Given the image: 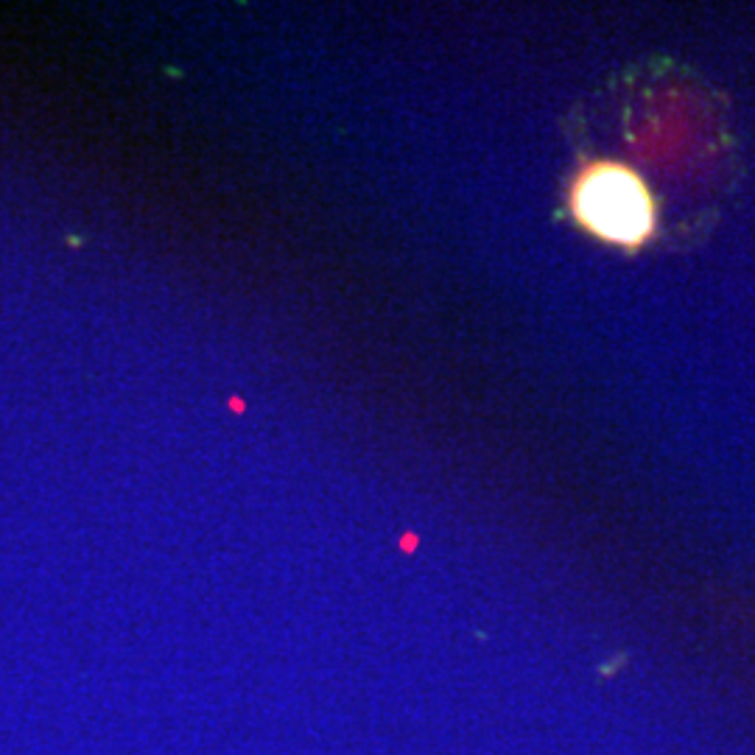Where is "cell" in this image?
Segmentation results:
<instances>
[{
    "mask_svg": "<svg viewBox=\"0 0 755 755\" xmlns=\"http://www.w3.org/2000/svg\"><path fill=\"white\" fill-rule=\"evenodd\" d=\"M565 202L577 227L604 244L635 252L658 233V199L627 163H585L571 179Z\"/></svg>",
    "mask_w": 755,
    "mask_h": 755,
    "instance_id": "1",
    "label": "cell"
}]
</instances>
